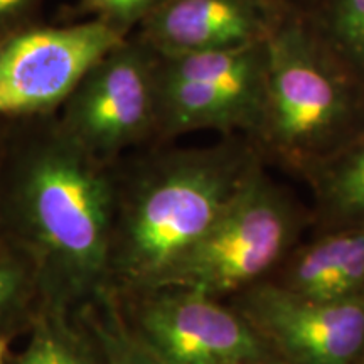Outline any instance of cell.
I'll use <instances>...</instances> for the list:
<instances>
[{
	"label": "cell",
	"mask_w": 364,
	"mask_h": 364,
	"mask_svg": "<svg viewBox=\"0 0 364 364\" xmlns=\"http://www.w3.org/2000/svg\"><path fill=\"white\" fill-rule=\"evenodd\" d=\"M230 306L285 364H361L364 297L321 302L262 280Z\"/></svg>",
	"instance_id": "obj_9"
},
{
	"label": "cell",
	"mask_w": 364,
	"mask_h": 364,
	"mask_svg": "<svg viewBox=\"0 0 364 364\" xmlns=\"http://www.w3.org/2000/svg\"><path fill=\"white\" fill-rule=\"evenodd\" d=\"M361 364H364V361H363V363H361Z\"/></svg>",
	"instance_id": "obj_23"
},
{
	"label": "cell",
	"mask_w": 364,
	"mask_h": 364,
	"mask_svg": "<svg viewBox=\"0 0 364 364\" xmlns=\"http://www.w3.org/2000/svg\"><path fill=\"white\" fill-rule=\"evenodd\" d=\"M0 193V228L33 265L39 299L76 309L108 285L117 209L115 164L86 154L43 117Z\"/></svg>",
	"instance_id": "obj_1"
},
{
	"label": "cell",
	"mask_w": 364,
	"mask_h": 364,
	"mask_svg": "<svg viewBox=\"0 0 364 364\" xmlns=\"http://www.w3.org/2000/svg\"><path fill=\"white\" fill-rule=\"evenodd\" d=\"M267 100L250 142L304 179L364 130V86L324 51L295 4L267 41Z\"/></svg>",
	"instance_id": "obj_3"
},
{
	"label": "cell",
	"mask_w": 364,
	"mask_h": 364,
	"mask_svg": "<svg viewBox=\"0 0 364 364\" xmlns=\"http://www.w3.org/2000/svg\"><path fill=\"white\" fill-rule=\"evenodd\" d=\"M27 326L29 341L11 364H107L100 343L76 309L39 299Z\"/></svg>",
	"instance_id": "obj_13"
},
{
	"label": "cell",
	"mask_w": 364,
	"mask_h": 364,
	"mask_svg": "<svg viewBox=\"0 0 364 364\" xmlns=\"http://www.w3.org/2000/svg\"><path fill=\"white\" fill-rule=\"evenodd\" d=\"M4 238V236H2V228H0V240H2Z\"/></svg>",
	"instance_id": "obj_20"
},
{
	"label": "cell",
	"mask_w": 364,
	"mask_h": 364,
	"mask_svg": "<svg viewBox=\"0 0 364 364\" xmlns=\"http://www.w3.org/2000/svg\"><path fill=\"white\" fill-rule=\"evenodd\" d=\"M118 299L130 329L161 364L282 363L245 317L220 299L181 287Z\"/></svg>",
	"instance_id": "obj_7"
},
{
	"label": "cell",
	"mask_w": 364,
	"mask_h": 364,
	"mask_svg": "<svg viewBox=\"0 0 364 364\" xmlns=\"http://www.w3.org/2000/svg\"><path fill=\"white\" fill-rule=\"evenodd\" d=\"M161 54L135 33L102 56L59 108L68 139L103 164L127 150L157 145Z\"/></svg>",
	"instance_id": "obj_5"
},
{
	"label": "cell",
	"mask_w": 364,
	"mask_h": 364,
	"mask_svg": "<svg viewBox=\"0 0 364 364\" xmlns=\"http://www.w3.org/2000/svg\"><path fill=\"white\" fill-rule=\"evenodd\" d=\"M127 36L100 21L26 26L0 38V117H53L100 58Z\"/></svg>",
	"instance_id": "obj_8"
},
{
	"label": "cell",
	"mask_w": 364,
	"mask_h": 364,
	"mask_svg": "<svg viewBox=\"0 0 364 364\" xmlns=\"http://www.w3.org/2000/svg\"><path fill=\"white\" fill-rule=\"evenodd\" d=\"M14 334H0V364H9L11 356H9V349H11V341Z\"/></svg>",
	"instance_id": "obj_19"
},
{
	"label": "cell",
	"mask_w": 364,
	"mask_h": 364,
	"mask_svg": "<svg viewBox=\"0 0 364 364\" xmlns=\"http://www.w3.org/2000/svg\"><path fill=\"white\" fill-rule=\"evenodd\" d=\"M115 162L117 209L108 285L127 295L147 290L213 226L262 166L245 135L206 147H164Z\"/></svg>",
	"instance_id": "obj_2"
},
{
	"label": "cell",
	"mask_w": 364,
	"mask_h": 364,
	"mask_svg": "<svg viewBox=\"0 0 364 364\" xmlns=\"http://www.w3.org/2000/svg\"><path fill=\"white\" fill-rule=\"evenodd\" d=\"M38 277L27 257L0 240V334H14L16 326L26 321L39 300Z\"/></svg>",
	"instance_id": "obj_16"
},
{
	"label": "cell",
	"mask_w": 364,
	"mask_h": 364,
	"mask_svg": "<svg viewBox=\"0 0 364 364\" xmlns=\"http://www.w3.org/2000/svg\"><path fill=\"white\" fill-rule=\"evenodd\" d=\"M307 226L309 209L262 164L213 226L150 289L181 287L220 300L231 297L267 280L300 243Z\"/></svg>",
	"instance_id": "obj_4"
},
{
	"label": "cell",
	"mask_w": 364,
	"mask_h": 364,
	"mask_svg": "<svg viewBox=\"0 0 364 364\" xmlns=\"http://www.w3.org/2000/svg\"><path fill=\"white\" fill-rule=\"evenodd\" d=\"M294 2H299V0H294Z\"/></svg>",
	"instance_id": "obj_22"
},
{
	"label": "cell",
	"mask_w": 364,
	"mask_h": 364,
	"mask_svg": "<svg viewBox=\"0 0 364 364\" xmlns=\"http://www.w3.org/2000/svg\"><path fill=\"white\" fill-rule=\"evenodd\" d=\"M41 0H0V38L27 26Z\"/></svg>",
	"instance_id": "obj_18"
},
{
	"label": "cell",
	"mask_w": 364,
	"mask_h": 364,
	"mask_svg": "<svg viewBox=\"0 0 364 364\" xmlns=\"http://www.w3.org/2000/svg\"><path fill=\"white\" fill-rule=\"evenodd\" d=\"M294 0H166L134 33L161 56L267 43Z\"/></svg>",
	"instance_id": "obj_10"
},
{
	"label": "cell",
	"mask_w": 364,
	"mask_h": 364,
	"mask_svg": "<svg viewBox=\"0 0 364 364\" xmlns=\"http://www.w3.org/2000/svg\"><path fill=\"white\" fill-rule=\"evenodd\" d=\"M295 4L314 39L364 86V0H299Z\"/></svg>",
	"instance_id": "obj_14"
},
{
	"label": "cell",
	"mask_w": 364,
	"mask_h": 364,
	"mask_svg": "<svg viewBox=\"0 0 364 364\" xmlns=\"http://www.w3.org/2000/svg\"><path fill=\"white\" fill-rule=\"evenodd\" d=\"M316 235L364 230V130L304 177Z\"/></svg>",
	"instance_id": "obj_12"
},
{
	"label": "cell",
	"mask_w": 364,
	"mask_h": 364,
	"mask_svg": "<svg viewBox=\"0 0 364 364\" xmlns=\"http://www.w3.org/2000/svg\"><path fill=\"white\" fill-rule=\"evenodd\" d=\"M277 364H285V363H277Z\"/></svg>",
	"instance_id": "obj_21"
},
{
	"label": "cell",
	"mask_w": 364,
	"mask_h": 364,
	"mask_svg": "<svg viewBox=\"0 0 364 364\" xmlns=\"http://www.w3.org/2000/svg\"><path fill=\"white\" fill-rule=\"evenodd\" d=\"M166 0H78L71 9L73 19H93L120 34L130 36Z\"/></svg>",
	"instance_id": "obj_17"
},
{
	"label": "cell",
	"mask_w": 364,
	"mask_h": 364,
	"mask_svg": "<svg viewBox=\"0 0 364 364\" xmlns=\"http://www.w3.org/2000/svg\"><path fill=\"white\" fill-rule=\"evenodd\" d=\"M2 38H4V36H2Z\"/></svg>",
	"instance_id": "obj_24"
},
{
	"label": "cell",
	"mask_w": 364,
	"mask_h": 364,
	"mask_svg": "<svg viewBox=\"0 0 364 364\" xmlns=\"http://www.w3.org/2000/svg\"><path fill=\"white\" fill-rule=\"evenodd\" d=\"M267 280L321 302L364 297V230L299 243Z\"/></svg>",
	"instance_id": "obj_11"
},
{
	"label": "cell",
	"mask_w": 364,
	"mask_h": 364,
	"mask_svg": "<svg viewBox=\"0 0 364 364\" xmlns=\"http://www.w3.org/2000/svg\"><path fill=\"white\" fill-rule=\"evenodd\" d=\"M267 43L161 56L159 144L198 130L252 139L267 100Z\"/></svg>",
	"instance_id": "obj_6"
},
{
	"label": "cell",
	"mask_w": 364,
	"mask_h": 364,
	"mask_svg": "<svg viewBox=\"0 0 364 364\" xmlns=\"http://www.w3.org/2000/svg\"><path fill=\"white\" fill-rule=\"evenodd\" d=\"M76 312L97 338L107 364H161L130 329L110 285L102 287Z\"/></svg>",
	"instance_id": "obj_15"
}]
</instances>
